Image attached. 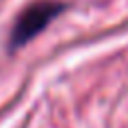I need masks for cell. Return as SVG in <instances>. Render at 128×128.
Segmentation results:
<instances>
[{"mask_svg":"<svg viewBox=\"0 0 128 128\" xmlns=\"http://www.w3.org/2000/svg\"><path fill=\"white\" fill-rule=\"evenodd\" d=\"M62 10H64V4L56 2V0H38V2H32L30 6H26L14 22V28L10 32V46L20 48V46L28 44Z\"/></svg>","mask_w":128,"mask_h":128,"instance_id":"cell-1","label":"cell"}]
</instances>
